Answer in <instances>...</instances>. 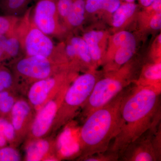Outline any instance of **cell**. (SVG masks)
Segmentation results:
<instances>
[{
	"mask_svg": "<svg viewBox=\"0 0 161 161\" xmlns=\"http://www.w3.org/2000/svg\"><path fill=\"white\" fill-rule=\"evenodd\" d=\"M114 74L100 78L96 82L89 97L81 108L86 117L95 110L108 103L128 86L132 80L131 67L124 64Z\"/></svg>",
	"mask_w": 161,
	"mask_h": 161,
	"instance_id": "6",
	"label": "cell"
},
{
	"mask_svg": "<svg viewBox=\"0 0 161 161\" xmlns=\"http://www.w3.org/2000/svg\"><path fill=\"white\" fill-rule=\"evenodd\" d=\"M121 4V0H86V12L92 14L103 10L113 14Z\"/></svg>",
	"mask_w": 161,
	"mask_h": 161,
	"instance_id": "19",
	"label": "cell"
},
{
	"mask_svg": "<svg viewBox=\"0 0 161 161\" xmlns=\"http://www.w3.org/2000/svg\"><path fill=\"white\" fill-rule=\"evenodd\" d=\"M153 146L155 151L157 161L161 160V124L160 123L157 129L153 136Z\"/></svg>",
	"mask_w": 161,
	"mask_h": 161,
	"instance_id": "28",
	"label": "cell"
},
{
	"mask_svg": "<svg viewBox=\"0 0 161 161\" xmlns=\"http://www.w3.org/2000/svg\"><path fill=\"white\" fill-rule=\"evenodd\" d=\"M125 1V3H134V1L135 0H123Z\"/></svg>",
	"mask_w": 161,
	"mask_h": 161,
	"instance_id": "34",
	"label": "cell"
},
{
	"mask_svg": "<svg viewBox=\"0 0 161 161\" xmlns=\"http://www.w3.org/2000/svg\"><path fill=\"white\" fill-rule=\"evenodd\" d=\"M100 78L90 71L77 76L66 90L55 118L52 131H56L71 120L89 97L96 82Z\"/></svg>",
	"mask_w": 161,
	"mask_h": 161,
	"instance_id": "4",
	"label": "cell"
},
{
	"mask_svg": "<svg viewBox=\"0 0 161 161\" xmlns=\"http://www.w3.org/2000/svg\"><path fill=\"white\" fill-rule=\"evenodd\" d=\"M14 91H5L0 92V104Z\"/></svg>",
	"mask_w": 161,
	"mask_h": 161,
	"instance_id": "31",
	"label": "cell"
},
{
	"mask_svg": "<svg viewBox=\"0 0 161 161\" xmlns=\"http://www.w3.org/2000/svg\"><path fill=\"white\" fill-rule=\"evenodd\" d=\"M158 41L159 43H161V34H160L159 36L158 37Z\"/></svg>",
	"mask_w": 161,
	"mask_h": 161,
	"instance_id": "35",
	"label": "cell"
},
{
	"mask_svg": "<svg viewBox=\"0 0 161 161\" xmlns=\"http://www.w3.org/2000/svg\"><path fill=\"white\" fill-rule=\"evenodd\" d=\"M17 99L14 92L3 101L0 104V116L9 117L12 109Z\"/></svg>",
	"mask_w": 161,
	"mask_h": 161,
	"instance_id": "26",
	"label": "cell"
},
{
	"mask_svg": "<svg viewBox=\"0 0 161 161\" xmlns=\"http://www.w3.org/2000/svg\"><path fill=\"white\" fill-rule=\"evenodd\" d=\"M36 0H0V12L3 15L20 17Z\"/></svg>",
	"mask_w": 161,
	"mask_h": 161,
	"instance_id": "16",
	"label": "cell"
},
{
	"mask_svg": "<svg viewBox=\"0 0 161 161\" xmlns=\"http://www.w3.org/2000/svg\"><path fill=\"white\" fill-rule=\"evenodd\" d=\"M32 6L20 17L15 28L19 40L23 56L45 57L62 64L69 65L64 45L56 44L53 38L44 34L32 20Z\"/></svg>",
	"mask_w": 161,
	"mask_h": 161,
	"instance_id": "3",
	"label": "cell"
},
{
	"mask_svg": "<svg viewBox=\"0 0 161 161\" xmlns=\"http://www.w3.org/2000/svg\"><path fill=\"white\" fill-rule=\"evenodd\" d=\"M77 77L76 72L68 69L31 84L27 89V100L36 113Z\"/></svg>",
	"mask_w": 161,
	"mask_h": 161,
	"instance_id": "7",
	"label": "cell"
},
{
	"mask_svg": "<svg viewBox=\"0 0 161 161\" xmlns=\"http://www.w3.org/2000/svg\"><path fill=\"white\" fill-rule=\"evenodd\" d=\"M161 121L153 124L149 130L130 143L121 153L119 160L158 161L152 139Z\"/></svg>",
	"mask_w": 161,
	"mask_h": 161,
	"instance_id": "10",
	"label": "cell"
},
{
	"mask_svg": "<svg viewBox=\"0 0 161 161\" xmlns=\"http://www.w3.org/2000/svg\"><path fill=\"white\" fill-rule=\"evenodd\" d=\"M25 160L27 161L59 160L56 142L51 139H36L26 141Z\"/></svg>",
	"mask_w": 161,
	"mask_h": 161,
	"instance_id": "12",
	"label": "cell"
},
{
	"mask_svg": "<svg viewBox=\"0 0 161 161\" xmlns=\"http://www.w3.org/2000/svg\"><path fill=\"white\" fill-rule=\"evenodd\" d=\"M118 154L107 151L104 153H96L83 158L80 161H119Z\"/></svg>",
	"mask_w": 161,
	"mask_h": 161,
	"instance_id": "25",
	"label": "cell"
},
{
	"mask_svg": "<svg viewBox=\"0 0 161 161\" xmlns=\"http://www.w3.org/2000/svg\"><path fill=\"white\" fill-rule=\"evenodd\" d=\"M161 88L136 85L129 88L120 108V125L108 152L119 154L161 120Z\"/></svg>",
	"mask_w": 161,
	"mask_h": 161,
	"instance_id": "1",
	"label": "cell"
},
{
	"mask_svg": "<svg viewBox=\"0 0 161 161\" xmlns=\"http://www.w3.org/2000/svg\"><path fill=\"white\" fill-rule=\"evenodd\" d=\"M161 6V0H156L151 4L150 7L152 8L156 12H160Z\"/></svg>",
	"mask_w": 161,
	"mask_h": 161,
	"instance_id": "30",
	"label": "cell"
},
{
	"mask_svg": "<svg viewBox=\"0 0 161 161\" xmlns=\"http://www.w3.org/2000/svg\"><path fill=\"white\" fill-rule=\"evenodd\" d=\"M35 114L28 100L17 99L8 118L15 131L18 143L28 134Z\"/></svg>",
	"mask_w": 161,
	"mask_h": 161,
	"instance_id": "11",
	"label": "cell"
},
{
	"mask_svg": "<svg viewBox=\"0 0 161 161\" xmlns=\"http://www.w3.org/2000/svg\"><path fill=\"white\" fill-rule=\"evenodd\" d=\"M9 65L16 79L19 88L29 87L37 80L71 70L68 65L39 56H22L10 62Z\"/></svg>",
	"mask_w": 161,
	"mask_h": 161,
	"instance_id": "5",
	"label": "cell"
},
{
	"mask_svg": "<svg viewBox=\"0 0 161 161\" xmlns=\"http://www.w3.org/2000/svg\"><path fill=\"white\" fill-rule=\"evenodd\" d=\"M0 134L5 136L11 146L15 147L18 143L15 131L8 117L0 116Z\"/></svg>",
	"mask_w": 161,
	"mask_h": 161,
	"instance_id": "22",
	"label": "cell"
},
{
	"mask_svg": "<svg viewBox=\"0 0 161 161\" xmlns=\"http://www.w3.org/2000/svg\"><path fill=\"white\" fill-rule=\"evenodd\" d=\"M19 89L16 79L10 68L0 63V92Z\"/></svg>",
	"mask_w": 161,
	"mask_h": 161,
	"instance_id": "21",
	"label": "cell"
},
{
	"mask_svg": "<svg viewBox=\"0 0 161 161\" xmlns=\"http://www.w3.org/2000/svg\"><path fill=\"white\" fill-rule=\"evenodd\" d=\"M113 42L118 47L114 58V67L117 69L129 62L133 57L136 48V41L132 33L124 31L114 36Z\"/></svg>",
	"mask_w": 161,
	"mask_h": 161,
	"instance_id": "13",
	"label": "cell"
},
{
	"mask_svg": "<svg viewBox=\"0 0 161 161\" xmlns=\"http://www.w3.org/2000/svg\"><path fill=\"white\" fill-rule=\"evenodd\" d=\"M129 89L126 88L108 103L86 117L78 135L79 160L108 150L111 141L118 133L121 104Z\"/></svg>",
	"mask_w": 161,
	"mask_h": 161,
	"instance_id": "2",
	"label": "cell"
},
{
	"mask_svg": "<svg viewBox=\"0 0 161 161\" xmlns=\"http://www.w3.org/2000/svg\"><path fill=\"white\" fill-rule=\"evenodd\" d=\"M141 5L145 7H149L156 0H139Z\"/></svg>",
	"mask_w": 161,
	"mask_h": 161,
	"instance_id": "32",
	"label": "cell"
},
{
	"mask_svg": "<svg viewBox=\"0 0 161 161\" xmlns=\"http://www.w3.org/2000/svg\"><path fill=\"white\" fill-rule=\"evenodd\" d=\"M86 0H74L71 9L65 21L67 28H77L81 26L85 20Z\"/></svg>",
	"mask_w": 161,
	"mask_h": 161,
	"instance_id": "17",
	"label": "cell"
},
{
	"mask_svg": "<svg viewBox=\"0 0 161 161\" xmlns=\"http://www.w3.org/2000/svg\"><path fill=\"white\" fill-rule=\"evenodd\" d=\"M21 159L20 153L14 146L0 148V161H19Z\"/></svg>",
	"mask_w": 161,
	"mask_h": 161,
	"instance_id": "24",
	"label": "cell"
},
{
	"mask_svg": "<svg viewBox=\"0 0 161 161\" xmlns=\"http://www.w3.org/2000/svg\"><path fill=\"white\" fill-rule=\"evenodd\" d=\"M137 5L134 3H125L121 4L118 9L113 13L112 25L118 28L134 14L137 8Z\"/></svg>",
	"mask_w": 161,
	"mask_h": 161,
	"instance_id": "20",
	"label": "cell"
},
{
	"mask_svg": "<svg viewBox=\"0 0 161 161\" xmlns=\"http://www.w3.org/2000/svg\"><path fill=\"white\" fill-rule=\"evenodd\" d=\"M103 36V32L97 31H88L84 35L83 39L87 45L93 63L99 62L101 59L102 53L99 43Z\"/></svg>",
	"mask_w": 161,
	"mask_h": 161,
	"instance_id": "18",
	"label": "cell"
},
{
	"mask_svg": "<svg viewBox=\"0 0 161 161\" xmlns=\"http://www.w3.org/2000/svg\"><path fill=\"white\" fill-rule=\"evenodd\" d=\"M161 63L156 62L144 68L140 80L136 84L142 86H152L161 88Z\"/></svg>",
	"mask_w": 161,
	"mask_h": 161,
	"instance_id": "15",
	"label": "cell"
},
{
	"mask_svg": "<svg viewBox=\"0 0 161 161\" xmlns=\"http://www.w3.org/2000/svg\"><path fill=\"white\" fill-rule=\"evenodd\" d=\"M8 143V142L5 136L0 134V148L7 146Z\"/></svg>",
	"mask_w": 161,
	"mask_h": 161,
	"instance_id": "33",
	"label": "cell"
},
{
	"mask_svg": "<svg viewBox=\"0 0 161 161\" xmlns=\"http://www.w3.org/2000/svg\"><path fill=\"white\" fill-rule=\"evenodd\" d=\"M150 26L151 28L155 30L161 29V14L160 12H156L150 20Z\"/></svg>",
	"mask_w": 161,
	"mask_h": 161,
	"instance_id": "29",
	"label": "cell"
},
{
	"mask_svg": "<svg viewBox=\"0 0 161 161\" xmlns=\"http://www.w3.org/2000/svg\"><path fill=\"white\" fill-rule=\"evenodd\" d=\"M31 15L36 26L51 38H60L67 30L60 17L58 0H36Z\"/></svg>",
	"mask_w": 161,
	"mask_h": 161,
	"instance_id": "8",
	"label": "cell"
},
{
	"mask_svg": "<svg viewBox=\"0 0 161 161\" xmlns=\"http://www.w3.org/2000/svg\"><path fill=\"white\" fill-rule=\"evenodd\" d=\"M68 87L62 90L36 112L27 134V140L45 137L53 130L58 109Z\"/></svg>",
	"mask_w": 161,
	"mask_h": 161,
	"instance_id": "9",
	"label": "cell"
},
{
	"mask_svg": "<svg viewBox=\"0 0 161 161\" xmlns=\"http://www.w3.org/2000/svg\"><path fill=\"white\" fill-rule=\"evenodd\" d=\"M69 41L75 47L76 56L70 67V69L76 72L84 65L90 67L92 63V58L86 42L83 38L79 36H71Z\"/></svg>",
	"mask_w": 161,
	"mask_h": 161,
	"instance_id": "14",
	"label": "cell"
},
{
	"mask_svg": "<svg viewBox=\"0 0 161 161\" xmlns=\"http://www.w3.org/2000/svg\"><path fill=\"white\" fill-rule=\"evenodd\" d=\"M19 18L7 15H0V36L8 35L13 31Z\"/></svg>",
	"mask_w": 161,
	"mask_h": 161,
	"instance_id": "23",
	"label": "cell"
},
{
	"mask_svg": "<svg viewBox=\"0 0 161 161\" xmlns=\"http://www.w3.org/2000/svg\"><path fill=\"white\" fill-rule=\"evenodd\" d=\"M74 1V0H58V14L64 25L65 20L71 9Z\"/></svg>",
	"mask_w": 161,
	"mask_h": 161,
	"instance_id": "27",
	"label": "cell"
}]
</instances>
